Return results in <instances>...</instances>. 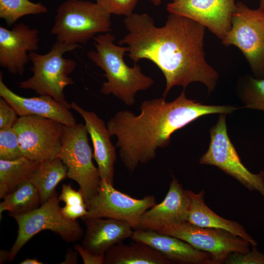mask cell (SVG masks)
Here are the masks:
<instances>
[{
	"mask_svg": "<svg viewBox=\"0 0 264 264\" xmlns=\"http://www.w3.org/2000/svg\"><path fill=\"white\" fill-rule=\"evenodd\" d=\"M124 22L128 33L118 44L128 45L134 64L147 59L158 67L166 79L164 98L173 87L185 88L195 82L204 84L209 93L215 89L219 75L205 59L204 26L174 13L161 27L145 13H133Z\"/></svg>",
	"mask_w": 264,
	"mask_h": 264,
	"instance_id": "obj_1",
	"label": "cell"
},
{
	"mask_svg": "<svg viewBox=\"0 0 264 264\" xmlns=\"http://www.w3.org/2000/svg\"><path fill=\"white\" fill-rule=\"evenodd\" d=\"M163 97L143 101L140 113L117 111L107 122L111 136L117 139L121 159L130 172L156 156V150L167 147L171 135L197 118L213 113L229 114L237 109L229 106H208L187 98L184 90L176 99Z\"/></svg>",
	"mask_w": 264,
	"mask_h": 264,
	"instance_id": "obj_2",
	"label": "cell"
},
{
	"mask_svg": "<svg viewBox=\"0 0 264 264\" xmlns=\"http://www.w3.org/2000/svg\"><path fill=\"white\" fill-rule=\"evenodd\" d=\"M93 39L96 51H89L88 56L105 71L107 79L102 84L100 92L104 95L112 94L126 105H133L136 93L150 88L154 83V80L141 72L139 65L135 64L130 67L126 65L123 56L129 47L115 45L112 34L107 32Z\"/></svg>",
	"mask_w": 264,
	"mask_h": 264,
	"instance_id": "obj_3",
	"label": "cell"
},
{
	"mask_svg": "<svg viewBox=\"0 0 264 264\" xmlns=\"http://www.w3.org/2000/svg\"><path fill=\"white\" fill-rule=\"evenodd\" d=\"M81 46L78 44H70L57 40L50 50L45 54L35 51L29 53L32 66V76L19 83V87L31 89L39 95H49L68 108L71 109L66 99L65 88L73 85L70 74L74 70L77 63L70 59L63 57L66 52Z\"/></svg>",
	"mask_w": 264,
	"mask_h": 264,
	"instance_id": "obj_4",
	"label": "cell"
},
{
	"mask_svg": "<svg viewBox=\"0 0 264 264\" xmlns=\"http://www.w3.org/2000/svg\"><path fill=\"white\" fill-rule=\"evenodd\" d=\"M110 14L97 2L67 0L58 7L51 33L57 40L86 44L99 33L111 31Z\"/></svg>",
	"mask_w": 264,
	"mask_h": 264,
	"instance_id": "obj_5",
	"label": "cell"
},
{
	"mask_svg": "<svg viewBox=\"0 0 264 264\" xmlns=\"http://www.w3.org/2000/svg\"><path fill=\"white\" fill-rule=\"evenodd\" d=\"M93 157L85 125L77 123L64 125L58 157L67 168V177L79 185L86 204L96 194L101 182Z\"/></svg>",
	"mask_w": 264,
	"mask_h": 264,
	"instance_id": "obj_6",
	"label": "cell"
},
{
	"mask_svg": "<svg viewBox=\"0 0 264 264\" xmlns=\"http://www.w3.org/2000/svg\"><path fill=\"white\" fill-rule=\"evenodd\" d=\"M60 200L55 192L40 207L22 215H9L18 225V236L9 251V262L13 261L23 245L39 232L49 230L59 235L67 243L80 240L83 229L76 220L65 217L59 206Z\"/></svg>",
	"mask_w": 264,
	"mask_h": 264,
	"instance_id": "obj_7",
	"label": "cell"
},
{
	"mask_svg": "<svg viewBox=\"0 0 264 264\" xmlns=\"http://www.w3.org/2000/svg\"><path fill=\"white\" fill-rule=\"evenodd\" d=\"M232 26L222 43L239 48L248 61L256 78L264 79V11L236 3Z\"/></svg>",
	"mask_w": 264,
	"mask_h": 264,
	"instance_id": "obj_8",
	"label": "cell"
},
{
	"mask_svg": "<svg viewBox=\"0 0 264 264\" xmlns=\"http://www.w3.org/2000/svg\"><path fill=\"white\" fill-rule=\"evenodd\" d=\"M210 133L208 149L200 158L199 163L219 168L250 191H258L264 196V172L253 174L242 162L227 133L225 113H220Z\"/></svg>",
	"mask_w": 264,
	"mask_h": 264,
	"instance_id": "obj_9",
	"label": "cell"
},
{
	"mask_svg": "<svg viewBox=\"0 0 264 264\" xmlns=\"http://www.w3.org/2000/svg\"><path fill=\"white\" fill-rule=\"evenodd\" d=\"M64 125L36 115L19 116L13 126L24 156L42 163L58 157Z\"/></svg>",
	"mask_w": 264,
	"mask_h": 264,
	"instance_id": "obj_10",
	"label": "cell"
},
{
	"mask_svg": "<svg viewBox=\"0 0 264 264\" xmlns=\"http://www.w3.org/2000/svg\"><path fill=\"white\" fill-rule=\"evenodd\" d=\"M158 232L182 240L210 254L215 264H224L232 253H246L251 244L227 231L200 227L186 221L164 227Z\"/></svg>",
	"mask_w": 264,
	"mask_h": 264,
	"instance_id": "obj_11",
	"label": "cell"
},
{
	"mask_svg": "<svg viewBox=\"0 0 264 264\" xmlns=\"http://www.w3.org/2000/svg\"><path fill=\"white\" fill-rule=\"evenodd\" d=\"M155 204L154 196L136 199L117 190L113 185L101 179L97 193L86 204L87 214L82 218H106L124 220L134 229L141 216Z\"/></svg>",
	"mask_w": 264,
	"mask_h": 264,
	"instance_id": "obj_12",
	"label": "cell"
},
{
	"mask_svg": "<svg viewBox=\"0 0 264 264\" xmlns=\"http://www.w3.org/2000/svg\"><path fill=\"white\" fill-rule=\"evenodd\" d=\"M235 8V0H176L166 9L203 25L222 40L231 29Z\"/></svg>",
	"mask_w": 264,
	"mask_h": 264,
	"instance_id": "obj_13",
	"label": "cell"
},
{
	"mask_svg": "<svg viewBox=\"0 0 264 264\" xmlns=\"http://www.w3.org/2000/svg\"><path fill=\"white\" fill-rule=\"evenodd\" d=\"M39 32L23 22L11 29L0 26V66L9 73L22 75L30 60L29 53L39 49Z\"/></svg>",
	"mask_w": 264,
	"mask_h": 264,
	"instance_id": "obj_14",
	"label": "cell"
},
{
	"mask_svg": "<svg viewBox=\"0 0 264 264\" xmlns=\"http://www.w3.org/2000/svg\"><path fill=\"white\" fill-rule=\"evenodd\" d=\"M189 205L187 191L173 177L164 200L144 212L134 229L158 231L167 225L186 221Z\"/></svg>",
	"mask_w": 264,
	"mask_h": 264,
	"instance_id": "obj_15",
	"label": "cell"
},
{
	"mask_svg": "<svg viewBox=\"0 0 264 264\" xmlns=\"http://www.w3.org/2000/svg\"><path fill=\"white\" fill-rule=\"evenodd\" d=\"M131 239L154 248L173 264H215L209 253L198 250L188 242L168 234L134 229Z\"/></svg>",
	"mask_w": 264,
	"mask_h": 264,
	"instance_id": "obj_16",
	"label": "cell"
},
{
	"mask_svg": "<svg viewBox=\"0 0 264 264\" xmlns=\"http://www.w3.org/2000/svg\"><path fill=\"white\" fill-rule=\"evenodd\" d=\"M71 107L85 121L92 141L93 157L97 162L101 179L113 185L114 164L116 155L115 147L111 141V136L107 125L95 113L84 110L76 102H72Z\"/></svg>",
	"mask_w": 264,
	"mask_h": 264,
	"instance_id": "obj_17",
	"label": "cell"
},
{
	"mask_svg": "<svg viewBox=\"0 0 264 264\" xmlns=\"http://www.w3.org/2000/svg\"><path fill=\"white\" fill-rule=\"evenodd\" d=\"M0 96L15 110L19 116L36 115L49 118L65 125L76 123L70 109L49 95L24 97L10 89L0 74Z\"/></svg>",
	"mask_w": 264,
	"mask_h": 264,
	"instance_id": "obj_18",
	"label": "cell"
},
{
	"mask_svg": "<svg viewBox=\"0 0 264 264\" xmlns=\"http://www.w3.org/2000/svg\"><path fill=\"white\" fill-rule=\"evenodd\" d=\"M86 230L82 246L94 254L105 252L112 246L131 238L133 231L127 221L102 218H81Z\"/></svg>",
	"mask_w": 264,
	"mask_h": 264,
	"instance_id": "obj_19",
	"label": "cell"
},
{
	"mask_svg": "<svg viewBox=\"0 0 264 264\" xmlns=\"http://www.w3.org/2000/svg\"><path fill=\"white\" fill-rule=\"evenodd\" d=\"M186 191L190 199L187 221L200 227L224 230L248 242L251 245H258L238 222L220 217L206 205L204 190L198 194L191 190Z\"/></svg>",
	"mask_w": 264,
	"mask_h": 264,
	"instance_id": "obj_20",
	"label": "cell"
},
{
	"mask_svg": "<svg viewBox=\"0 0 264 264\" xmlns=\"http://www.w3.org/2000/svg\"><path fill=\"white\" fill-rule=\"evenodd\" d=\"M104 264H173L161 253L144 243L122 242L112 246L106 252Z\"/></svg>",
	"mask_w": 264,
	"mask_h": 264,
	"instance_id": "obj_21",
	"label": "cell"
},
{
	"mask_svg": "<svg viewBox=\"0 0 264 264\" xmlns=\"http://www.w3.org/2000/svg\"><path fill=\"white\" fill-rule=\"evenodd\" d=\"M67 172L66 166L59 157L41 163L28 181L38 190L41 204L52 197L57 184L67 177Z\"/></svg>",
	"mask_w": 264,
	"mask_h": 264,
	"instance_id": "obj_22",
	"label": "cell"
},
{
	"mask_svg": "<svg viewBox=\"0 0 264 264\" xmlns=\"http://www.w3.org/2000/svg\"><path fill=\"white\" fill-rule=\"evenodd\" d=\"M3 199L0 203V220L4 211L9 212V215H22L38 208L41 204L38 190L28 180L20 184Z\"/></svg>",
	"mask_w": 264,
	"mask_h": 264,
	"instance_id": "obj_23",
	"label": "cell"
},
{
	"mask_svg": "<svg viewBox=\"0 0 264 264\" xmlns=\"http://www.w3.org/2000/svg\"><path fill=\"white\" fill-rule=\"evenodd\" d=\"M41 163L23 156L12 160L0 159V184L6 186L9 193L28 181Z\"/></svg>",
	"mask_w": 264,
	"mask_h": 264,
	"instance_id": "obj_24",
	"label": "cell"
},
{
	"mask_svg": "<svg viewBox=\"0 0 264 264\" xmlns=\"http://www.w3.org/2000/svg\"><path fill=\"white\" fill-rule=\"evenodd\" d=\"M45 6L29 0H0V18L11 25L20 18L28 15L46 13Z\"/></svg>",
	"mask_w": 264,
	"mask_h": 264,
	"instance_id": "obj_25",
	"label": "cell"
},
{
	"mask_svg": "<svg viewBox=\"0 0 264 264\" xmlns=\"http://www.w3.org/2000/svg\"><path fill=\"white\" fill-rule=\"evenodd\" d=\"M242 96L244 108L264 111V79L248 77Z\"/></svg>",
	"mask_w": 264,
	"mask_h": 264,
	"instance_id": "obj_26",
	"label": "cell"
},
{
	"mask_svg": "<svg viewBox=\"0 0 264 264\" xmlns=\"http://www.w3.org/2000/svg\"><path fill=\"white\" fill-rule=\"evenodd\" d=\"M23 156L18 135L13 128L0 129V159L12 160Z\"/></svg>",
	"mask_w": 264,
	"mask_h": 264,
	"instance_id": "obj_27",
	"label": "cell"
},
{
	"mask_svg": "<svg viewBox=\"0 0 264 264\" xmlns=\"http://www.w3.org/2000/svg\"><path fill=\"white\" fill-rule=\"evenodd\" d=\"M139 0H96V2L110 14L124 15L133 14Z\"/></svg>",
	"mask_w": 264,
	"mask_h": 264,
	"instance_id": "obj_28",
	"label": "cell"
},
{
	"mask_svg": "<svg viewBox=\"0 0 264 264\" xmlns=\"http://www.w3.org/2000/svg\"><path fill=\"white\" fill-rule=\"evenodd\" d=\"M251 250L246 253L234 252L225 260V264H264V254L260 252L257 245H251Z\"/></svg>",
	"mask_w": 264,
	"mask_h": 264,
	"instance_id": "obj_29",
	"label": "cell"
},
{
	"mask_svg": "<svg viewBox=\"0 0 264 264\" xmlns=\"http://www.w3.org/2000/svg\"><path fill=\"white\" fill-rule=\"evenodd\" d=\"M15 110L3 98H0V129L13 127L19 117Z\"/></svg>",
	"mask_w": 264,
	"mask_h": 264,
	"instance_id": "obj_30",
	"label": "cell"
},
{
	"mask_svg": "<svg viewBox=\"0 0 264 264\" xmlns=\"http://www.w3.org/2000/svg\"><path fill=\"white\" fill-rule=\"evenodd\" d=\"M59 199L68 206H75L86 204L82 192L80 190L76 191L74 190L70 184L63 185Z\"/></svg>",
	"mask_w": 264,
	"mask_h": 264,
	"instance_id": "obj_31",
	"label": "cell"
},
{
	"mask_svg": "<svg viewBox=\"0 0 264 264\" xmlns=\"http://www.w3.org/2000/svg\"><path fill=\"white\" fill-rule=\"evenodd\" d=\"M74 248L81 256L84 264H104L105 253L92 254L78 244H76Z\"/></svg>",
	"mask_w": 264,
	"mask_h": 264,
	"instance_id": "obj_32",
	"label": "cell"
},
{
	"mask_svg": "<svg viewBox=\"0 0 264 264\" xmlns=\"http://www.w3.org/2000/svg\"><path fill=\"white\" fill-rule=\"evenodd\" d=\"M62 211L66 218L71 220H76L77 218L86 216L88 212L86 204L71 206L65 205L61 208Z\"/></svg>",
	"mask_w": 264,
	"mask_h": 264,
	"instance_id": "obj_33",
	"label": "cell"
},
{
	"mask_svg": "<svg viewBox=\"0 0 264 264\" xmlns=\"http://www.w3.org/2000/svg\"><path fill=\"white\" fill-rule=\"evenodd\" d=\"M78 252L68 248L65 257V260L62 264H75L78 263Z\"/></svg>",
	"mask_w": 264,
	"mask_h": 264,
	"instance_id": "obj_34",
	"label": "cell"
},
{
	"mask_svg": "<svg viewBox=\"0 0 264 264\" xmlns=\"http://www.w3.org/2000/svg\"><path fill=\"white\" fill-rule=\"evenodd\" d=\"M9 259V252L1 250L0 251V264H1Z\"/></svg>",
	"mask_w": 264,
	"mask_h": 264,
	"instance_id": "obj_35",
	"label": "cell"
},
{
	"mask_svg": "<svg viewBox=\"0 0 264 264\" xmlns=\"http://www.w3.org/2000/svg\"><path fill=\"white\" fill-rule=\"evenodd\" d=\"M21 264H42L43 263L42 262H40L37 259H27L21 263Z\"/></svg>",
	"mask_w": 264,
	"mask_h": 264,
	"instance_id": "obj_36",
	"label": "cell"
},
{
	"mask_svg": "<svg viewBox=\"0 0 264 264\" xmlns=\"http://www.w3.org/2000/svg\"><path fill=\"white\" fill-rule=\"evenodd\" d=\"M153 2V3L155 6H158L161 2V0H149Z\"/></svg>",
	"mask_w": 264,
	"mask_h": 264,
	"instance_id": "obj_37",
	"label": "cell"
},
{
	"mask_svg": "<svg viewBox=\"0 0 264 264\" xmlns=\"http://www.w3.org/2000/svg\"><path fill=\"white\" fill-rule=\"evenodd\" d=\"M259 8L264 11V0H260Z\"/></svg>",
	"mask_w": 264,
	"mask_h": 264,
	"instance_id": "obj_38",
	"label": "cell"
},
{
	"mask_svg": "<svg viewBox=\"0 0 264 264\" xmlns=\"http://www.w3.org/2000/svg\"><path fill=\"white\" fill-rule=\"evenodd\" d=\"M173 0V1H175V0Z\"/></svg>",
	"mask_w": 264,
	"mask_h": 264,
	"instance_id": "obj_39",
	"label": "cell"
}]
</instances>
